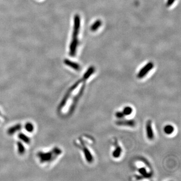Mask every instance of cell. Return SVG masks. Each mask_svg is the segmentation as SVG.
<instances>
[{"mask_svg":"<svg viewBox=\"0 0 181 181\" xmlns=\"http://www.w3.org/2000/svg\"><path fill=\"white\" fill-rule=\"evenodd\" d=\"M154 64L152 62H150L148 63L147 64L144 66L143 68H142L138 73L137 74V78L139 79H142V78H144L145 76H146V74H148V72H150V70H152V68H154Z\"/></svg>","mask_w":181,"mask_h":181,"instance_id":"obj_3","label":"cell"},{"mask_svg":"<svg viewBox=\"0 0 181 181\" xmlns=\"http://www.w3.org/2000/svg\"><path fill=\"white\" fill-rule=\"evenodd\" d=\"M82 150H83V152H84V156L85 157L86 161L88 162V163L91 164L93 161V156H92L91 152L85 145V146L83 145Z\"/></svg>","mask_w":181,"mask_h":181,"instance_id":"obj_6","label":"cell"},{"mask_svg":"<svg viewBox=\"0 0 181 181\" xmlns=\"http://www.w3.org/2000/svg\"><path fill=\"white\" fill-rule=\"evenodd\" d=\"M64 63L66 65L70 66V68H73L74 70H80V65L76 62H73L69 59H66L64 60Z\"/></svg>","mask_w":181,"mask_h":181,"instance_id":"obj_8","label":"cell"},{"mask_svg":"<svg viewBox=\"0 0 181 181\" xmlns=\"http://www.w3.org/2000/svg\"><path fill=\"white\" fill-rule=\"evenodd\" d=\"M94 72H95V68L93 66H91L89 67V68H88V70L83 76V78L82 79L83 82H85L88 80L92 74H93Z\"/></svg>","mask_w":181,"mask_h":181,"instance_id":"obj_7","label":"cell"},{"mask_svg":"<svg viewBox=\"0 0 181 181\" xmlns=\"http://www.w3.org/2000/svg\"><path fill=\"white\" fill-rule=\"evenodd\" d=\"M62 154V150L60 148L55 147L48 152H38L37 158L39 163L41 164H51L56 160L59 156Z\"/></svg>","mask_w":181,"mask_h":181,"instance_id":"obj_1","label":"cell"},{"mask_svg":"<svg viewBox=\"0 0 181 181\" xmlns=\"http://www.w3.org/2000/svg\"><path fill=\"white\" fill-rule=\"evenodd\" d=\"M146 134L147 138L149 140H152L154 138V130L152 127V122L150 120L148 121L146 124Z\"/></svg>","mask_w":181,"mask_h":181,"instance_id":"obj_5","label":"cell"},{"mask_svg":"<svg viewBox=\"0 0 181 181\" xmlns=\"http://www.w3.org/2000/svg\"><path fill=\"white\" fill-rule=\"evenodd\" d=\"M116 124L120 126L134 127L136 123L134 120H120L116 122Z\"/></svg>","mask_w":181,"mask_h":181,"instance_id":"obj_4","label":"cell"},{"mask_svg":"<svg viewBox=\"0 0 181 181\" xmlns=\"http://www.w3.org/2000/svg\"><path fill=\"white\" fill-rule=\"evenodd\" d=\"M125 115H124V114L122 112H117L115 113V116L117 117V118L118 119H122L123 117H124Z\"/></svg>","mask_w":181,"mask_h":181,"instance_id":"obj_18","label":"cell"},{"mask_svg":"<svg viewBox=\"0 0 181 181\" xmlns=\"http://www.w3.org/2000/svg\"><path fill=\"white\" fill-rule=\"evenodd\" d=\"M21 125L20 124H17L14 126H12L10 127V128H9L7 131V133L9 135H12L15 133H17L18 131L21 129Z\"/></svg>","mask_w":181,"mask_h":181,"instance_id":"obj_9","label":"cell"},{"mask_svg":"<svg viewBox=\"0 0 181 181\" xmlns=\"http://www.w3.org/2000/svg\"><path fill=\"white\" fill-rule=\"evenodd\" d=\"M80 22L81 20L80 16L76 14L74 17V25L72 33V40L70 46V55L71 57H74L76 54V48L79 43L78 34L80 30Z\"/></svg>","mask_w":181,"mask_h":181,"instance_id":"obj_2","label":"cell"},{"mask_svg":"<svg viewBox=\"0 0 181 181\" xmlns=\"http://www.w3.org/2000/svg\"><path fill=\"white\" fill-rule=\"evenodd\" d=\"M1 111H0V116H2V114H1Z\"/></svg>","mask_w":181,"mask_h":181,"instance_id":"obj_20","label":"cell"},{"mask_svg":"<svg viewBox=\"0 0 181 181\" xmlns=\"http://www.w3.org/2000/svg\"><path fill=\"white\" fill-rule=\"evenodd\" d=\"M122 148H121L120 146H119V145H117L116 148H115V150H113V152H112V156L114 158H118L121 155V153H122Z\"/></svg>","mask_w":181,"mask_h":181,"instance_id":"obj_11","label":"cell"},{"mask_svg":"<svg viewBox=\"0 0 181 181\" xmlns=\"http://www.w3.org/2000/svg\"><path fill=\"white\" fill-rule=\"evenodd\" d=\"M17 144V150L18 153L20 154H24L25 149L24 146L23 144H22V143L21 142V141L19 142H18Z\"/></svg>","mask_w":181,"mask_h":181,"instance_id":"obj_14","label":"cell"},{"mask_svg":"<svg viewBox=\"0 0 181 181\" xmlns=\"http://www.w3.org/2000/svg\"><path fill=\"white\" fill-rule=\"evenodd\" d=\"M18 137L19 138L20 141L25 142V143H27V144H29L31 142L30 138L28 137L25 134L20 133L19 135H18Z\"/></svg>","mask_w":181,"mask_h":181,"instance_id":"obj_12","label":"cell"},{"mask_svg":"<svg viewBox=\"0 0 181 181\" xmlns=\"http://www.w3.org/2000/svg\"><path fill=\"white\" fill-rule=\"evenodd\" d=\"M25 128L28 133H32L34 130V125L32 123L30 122H27V123H26L25 125Z\"/></svg>","mask_w":181,"mask_h":181,"instance_id":"obj_17","label":"cell"},{"mask_svg":"<svg viewBox=\"0 0 181 181\" xmlns=\"http://www.w3.org/2000/svg\"><path fill=\"white\" fill-rule=\"evenodd\" d=\"M133 109L130 106H126L123 110L122 112L125 116H128L133 113Z\"/></svg>","mask_w":181,"mask_h":181,"instance_id":"obj_16","label":"cell"},{"mask_svg":"<svg viewBox=\"0 0 181 181\" xmlns=\"http://www.w3.org/2000/svg\"><path fill=\"white\" fill-rule=\"evenodd\" d=\"M138 171L141 175L143 176L144 177H151V176H152V174L148 173L147 172L146 169L144 167H141L140 169H139Z\"/></svg>","mask_w":181,"mask_h":181,"instance_id":"obj_15","label":"cell"},{"mask_svg":"<svg viewBox=\"0 0 181 181\" xmlns=\"http://www.w3.org/2000/svg\"><path fill=\"white\" fill-rule=\"evenodd\" d=\"M102 21L100 20H97L96 21L91 27V30L92 31H95L98 29V28L101 26Z\"/></svg>","mask_w":181,"mask_h":181,"instance_id":"obj_13","label":"cell"},{"mask_svg":"<svg viewBox=\"0 0 181 181\" xmlns=\"http://www.w3.org/2000/svg\"><path fill=\"white\" fill-rule=\"evenodd\" d=\"M175 0H167V7H169L171 6L173 3L175 2Z\"/></svg>","mask_w":181,"mask_h":181,"instance_id":"obj_19","label":"cell"},{"mask_svg":"<svg viewBox=\"0 0 181 181\" xmlns=\"http://www.w3.org/2000/svg\"><path fill=\"white\" fill-rule=\"evenodd\" d=\"M175 128L171 125H167L164 127V131L167 135H171L173 133Z\"/></svg>","mask_w":181,"mask_h":181,"instance_id":"obj_10","label":"cell"}]
</instances>
